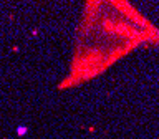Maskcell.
<instances>
[{"instance_id":"obj_1","label":"cell","mask_w":159,"mask_h":139,"mask_svg":"<svg viewBox=\"0 0 159 139\" xmlns=\"http://www.w3.org/2000/svg\"><path fill=\"white\" fill-rule=\"evenodd\" d=\"M25 131H26L25 127H18V134H23V132H25Z\"/></svg>"}]
</instances>
